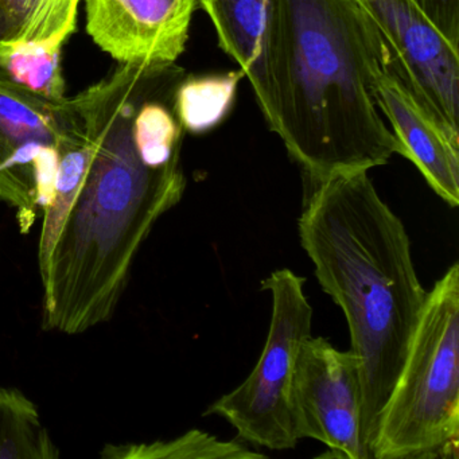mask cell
Here are the masks:
<instances>
[{
    "label": "cell",
    "instance_id": "obj_18",
    "mask_svg": "<svg viewBox=\"0 0 459 459\" xmlns=\"http://www.w3.org/2000/svg\"><path fill=\"white\" fill-rule=\"evenodd\" d=\"M15 45L13 42L12 34H10L9 28H7L6 22H4V17L0 14V57L9 55Z\"/></svg>",
    "mask_w": 459,
    "mask_h": 459
},
{
    "label": "cell",
    "instance_id": "obj_6",
    "mask_svg": "<svg viewBox=\"0 0 459 459\" xmlns=\"http://www.w3.org/2000/svg\"><path fill=\"white\" fill-rule=\"evenodd\" d=\"M82 128L74 98L48 100L0 69V203L23 235L52 201L64 144Z\"/></svg>",
    "mask_w": 459,
    "mask_h": 459
},
{
    "label": "cell",
    "instance_id": "obj_13",
    "mask_svg": "<svg viewBox=\"0 0 459 459\" xmlns=\"http://www.w3.org/2000/svg\"><path fill=\"white\" fill-rule=\"evenodd\" d=\"M80 0H0L15 47L22 44L63 45L77 29Z\"/></svg>",
    "mask_w": 459,
    "mask_h": 459
},
{
    "label": "cell",
    "instance_id": "obj_16",
    "mask_svg": "<svg viewBox=\"0 0 459 459\" xmlns=\"http://www.w3.org/2000/svg\"><path fill=\"white\" fill-rule=\"evenodd\" d=\"M58 44H22L0 57V69L17 84L52 101L66 100Z\"/></svg>",
    "mask_w": 459,
    "mask_h": 459
},
{
    "label": "cell",
    "instance_id": "obj_1",
    "mask_svg": "<svg viewBox=\"0 0 459 459\" xmlns=\"http://www.w3.org/2000/svg\"><path fill=\"white\" fill-rule=\"evenodd\" d=\"M185 76L176 64H119L74 96L90 155L71 198L42 213L39 271L47 332L79 335L111 321L142 246L181 203V162L147 166L134 120L147 98Z\"/></svg>",
    "mask_w": 459,
    "mask_h": 459
},
{
    "label": "cell",
    "instance_id": "obj_17",
    "mask_svg": "<svg viewBox=\"0 0 459 459\" xmlns=\"http://www.w3.org/2000/svg\"><path fill=\"white\" fill-rule=\"evenodd\" d=\"M440 36L459 50V0H413Z\"/></svg>",
    "mask_w": 459,
    "mask_h": 459
},
{
    "label": "cell",
    "instance_id": "obj_3",
    "mask_svg": "<svg viewBox=\"0 0 459 459\" xmlns=\"http://www.w3.org/2000/svg\"><path fill=\"white\" fill-rule=\"evenodd\" d=\"M369 171L314 182L298 220L322 290L345 314L362 381V437L372 446L384 404L404 364L427 292L402 220Z\"/></svg>",
    "mask_w": 459,
    "mask_h": 459
},
{
    "label": "cell",
    "instance_id": "obj_7",
    "mask_svg": "<svg viewBox=\"0 0 459 459\" xmlns=\"http://www.w3.org/2000/svg\"><path fill=\"white\" fill-rule=\"evenodd\" d=\"M292 416L298 439L319 440L335 458L370 459L362 437L361 364L353 351H340L322 337L303 341Z\"/></svg>",
    "mask_w": 459,
    "mask_h": 459
},
{
    "label": "cell",
    "instance_id": "obj_11",
    "mask_svg": "<svg viewBox=\"0 0 459 459\" xmlns=\"http://www.w3.org/2000/svg\"><path fill=\"white\" fill-rule=\"evenodd\" d=\"M213 23L220 48L238 63L271 131L275 108L268 65L271 0H195Z\"/></svg>",
    "mask_w": 459,
    "mask_h": 459
},
{
    "label": "cell",
    "instance_id": "obj_9",
    "mask_svg": "<svg viewBox=\"0 0 459 459\" xmlns=\"http://www.w3.org/2000/svg\"><path fill=\"white\" fill-rule=\"evenodd\" d=\"M87 33L119 64H176L186 49L195 0H84Z\"/></svg>",
    "mask_w": 459,
    "mask_h": 459
},
{
    "label": "cell",
    "instance_id": "obj_15",
    "mask_svg": "<svg viewBox=\"0 0 459 459\" xmlns=\"http://www.w3.org/2000/svg\"><path fill=\"white\" fill-rule=\"evenodd\" d=\"M107 459H264L267 456L249 450L241 443L225 442L200 429L182 437L152 443L108 445L100 453Z\"/></svg>",
    "mask_w": 459,
    "mask_h": 459
},
{
    "label": "cell",
    "instance_id": "obj_12",
    "mask_svg": "<svg viewBox=\"0 0 459 459\" xmlns=\"http://www.w3.org/2000/svg\"><path fill=\"white\" fill-rule=\"evenodd\" d=\"M60 450L33 400L13 386H0V459H56Z\"/></svg>",
    "mask_w": 459,
    "mask_h": 459
},
{
    "label": "cell",
    "instance_id": "obj_10",
    "mask_svg": "<svg viewBox=\"0 0 459 459\" xmlns=\"http://www.w3.org/2000/svg\"><path fill=\"white\" fill-rule=\"evenodd\" d=\"M376 100L399 144L435 195L459 205V134L446 128L392 71L376 85Z\"/></svg>",
    "mask_w": 459,
    "mask_h": 459
},
{
    "label": "cell",
    "instance_id": "obj_14",
    "mask_svg": "<svg viewBox=\"0 0 459 459\" xmlns=\"http://www.w3.org/2000/svg\"><path fill=\"white\" fill-rule=\"evenodd\" d=\"M244 77L241 69L224 74L185 76L174 98V108L184 130L203 134L216 127L230 112Z\"/></svg>",
    "mask_w": 459,
    "mask_h": 459
},
{
    "label": "cell",
    "instance_id": "obj_8",
    "mask_svg": "<svg viewBox=\"0 0 459 459\" xmlns=\"http://www.w3.org/2000/svg\"><path fill=\"white\" fill-rule=\"evenodd\" d=\"M383 31L394 72L437 119L459 134V50L413 0H359Z\"/></svg>",
    "mask_w": 459,
    "mask_h": 459
},
{
    "label": "cell",
    "instance_id": "obj_2",
    "mask_svg": "<svg viewBox=\"0 0 459 459\" xmlns=\"http://www.w3.org/2000/svg\"><path fill=\"white\" fill-rule=\"evenodd\" d=\"M268 65L273 133L313 184L399 154L376 100L394 57L359 0H271Z\"/></svg>",
    "mask_w": 459,
    "mask_h": 459
},
{
    "label": "cell",
    "instance_id": "obj_5",
    "mask_svg": "<svg viewBox=\"0 0 459 459\" xmlns=\"http://www.w3.org/2000/svg\"><path fill=\"white\" fill-rule=\"evenodd\" d=\"M306 279L289 268L262 281L273 298L270 330L259 361L238 388L209 405L204 415L225 419L238 439L270 450H290L299 442L292 416V384L298 354L311 335L313 308Z\"/></svg>",
    "mask_w": 459,
    "mask_h": 459
},
{
    "label": "cell",
    "instance_id": "obj_4",
    "mask_svg": "<svg viewBox=\"0 0 459 459\" xmlns=\"http://www.w3.org/2000/svg\"><path fill=\"white\" fill-rule=\"evenodd\" d=\"M459 264L427 292L378 419L372 458H458Z\"/></svg>",
    "mask_w": 459,
    "mask_h": 459
}]
</instances>
